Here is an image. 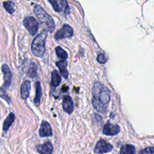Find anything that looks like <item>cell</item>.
<instances>
[{
    "label": "cell",
    "mask_w": 154,
    "mask_h": 154,
    "mask_svg": "<svg viewBox=\"0 0 154 154\" xmlns=\"http://www.w3.org/2000/svg\"><path fill=\"white\" fill-rule=\"evenodd\" d=\"M154 152V147H147L143 150H141L139 151L138 154H153Z\"/></svg>",
    "instance_id": "obj_23"
},
{
    "label": "cell",
    "mask_w": 154,
    "mask_h": 154,
    "mask_svg": "<svg viewBox=\"0 0 154 154\" xmlns=\"http://www.w3.org/2000/svg\"><path fill=\"white\" fill-rule=\"evenodd\" d=\"M14 119H15L14 114L12 112H10L7 116V117L5 119L3 123L2 128L4 132H7L9 128L11 126L12 123L14 122Z\"/></svg>",
    "instance_id": "obj_15"
},
{
    "label": "cell",
    "mask_w": 154,
    "mask_h": 154,
    "mask_svg": "<svg viewBox=\"0 0 154 154\" xmlns=\"http://www.w3.org/2000/svg\"><path fill=\"white\" fill-rule=\"evenodd\" d=\"M92 94L93 107L99 112H105L111 99L109 90L102 83L96 82L92 88Z\"/></svg>",
    "instance_id": "obj_1"
},
{
    "label": "cell",
    "mask_w": 154,
    "mask_h": 154,
    "mask_svg": "<svg viewBox=\"0 0 154 154\" xmlns=\"http://www.w3.org/2000/svg\"><path fill=\"white\" fill-rule=\"evenodd\" d=\"M61 81V78L57 70H54L51 73V84L53 87H58Z\"/></svg>",
    "instance_id": "obj_16"
},
{
    "label": "cell",
    "mask_w": 154,
    "mask_h": 154,
    "mask_svg": "<svg viewBox=\"0 0 154 154\" xmlns=\"http://www.w3.org/2000/svg\"><path fill=\"white\" fill-rule=\"evenodd\" d=\"M36 150L40 154H52L54 147L50 141H47L43 144L37 145Z\"/></svg>",
    "instance_id": "obj_10"
},
{
    "label": "cell",
    "mask_w": 154,
    "mask_h": 154,
    "mask_svg": "<svg viewBox=\"0 0 154 154\" xmlns=\"http://www.w3.org/2000/svg\"><path fill=\"white\" fill-rule=\"evenodd\" d=\"M39 135L41 137H51L52 135V128L48 122L45 120L42 121L39 129Z\"/></svg>",
    "instance_id": "obj_9"
},
{
    "label": "cell",
    "mask_w": 154,
    "mask_h": 154,
    "mask_svg": "<svg viewBox=\"0 0 154 154\" xmlns=\"http://www.w3.org/2000/svg\"><path fill=\"white\" fill-rule=\"evenodd\" d=\"M49 2L51 4L52 7L54 8V10L56 11H60V8H59V5L58 4L57 1V0H48Z\"/></svg>",
    "instance_id": "obj_25"
},
{
    "label": "cell",
    "mask_w": 154,
    "mask_h": 154,
    "mask_svg": "<svg viewBox=\"0 0 154 154\" xmlns=\"http://www.w3.org/2000/svg\"><path fill=\"white\" fill-rule=\"evenodd\" d=\"M55 52H56L57 56L59 58H60L63 60H66V58H67V57H68L67 53L63 49H62L60 46H58L55 48Z\"/></svg>",
    "instance_id": "obj_20"
},
{
    "label": "cell",
    "mask_w": 154,
    "mask_h": 154,
    "mask_svg": "<svg viewBox=\"0 0 154 154\" xmlns=\"http://www.w3.org/2000/svg\"><path fill=\"white\" fill-rule=\"evenodd\" d=\"M73 35V29L69 25H64L63 27L58 30L55 34L56 40H59L64 38H70Z\"/></svg>",
    "instance_id": "obj_5"
},
{
    "label": "cell",
    "mask_w": 154,
    "mask_h": 154,
    "mask_svg": "<svg viewBox=\"0 0 154 154\" xmlns=\"http://www.w3.org/2000/svg\"><path fill=\"white\" fill-rule=\"evenodd\" d=\"M35 96L34 99V103L37 106L39 105L42 96V90L40 82L38 81L36 82L35 84Z\"/></svg>",
    "instance_id": "obj_14"
},
{
    "label": "cell",
    "mask_w": 154,
    "mask_h": 154,
    "mask_svg": "<svg viewBox=\"0 0 154 154\" xmlns=\"http://www.w3.org/2000/svg\"><path fill=\"white\" fill-rule=\"evenodd\" d=\"M120 131V128L118 125H113L108 122L104 125L102 132L106 135L113 136L118 134Z\"/></svg>",
    "instance_id": "obj_7"
},
{
    "label": "cell",
    "mask_w": 154,
    "mask_h": 154,
    "mask_svg": "<svg viewBox=\"0 0 154 154\" xmlns=\"http://www.w3.org/2000/svg\"><path fill=\"white\" fill-rule=\"evenodd\" d=\"M48 32L43 30L40 34L37 35L31 44V49L32 54L38 57H42L45 52V42Z\"/></svg>",
    "instance_id": "obj_3"
},
{
    "label": "cell",
    "mask_w": 154,
    "mask_h": 154,
    "mask_svg": "<svg viewBox=\"0 0 154 154\" xmlns=\"http://www.w3.org/2000/svg\"><path fill=\"white\" fill-rule=\"evenodd\" d=\"M112 148L113 147L111 144L108 143L106 140L101 139L97 143L94 151L96 153L102 154L111 152L112 150Z\"/></svg>",
    "instance_id": "obj_6"
},
{
    "label": "cell",
    "mask_w": 154,
    "mask_h": 154,
    "mask_svg": "<svg viewBox=\"0 0 154 154\" xmlns=\"http://www.w3.org/2000/svg\"><path fill=\"white\" fill-rule=\"evenodd\" d=\"M34 12L44 30L52 32L55 28V24L52 18L46 13L40 5L34 6Z\"/></svg>",
    "instance_id": "obj_2"
},
{
    "label": "cell",
    "mask_w": 154,
    "mask_h": 154,
    "mask_svg": "<svg viewBox=\"0 0 154 154\" xmlns=\"http://www.w3.org/2000/svg\"><path fill=\"white\" fill-rule=\"evenodd\" d=\"M2 72L4 74L3 88H8L10 86L12 79V73L8 66L4 64L2 66Z\"/></svg>",
    "instance_id": "obj_8"
},
{
    "label": "cell",
    "mask_w": 154,
    "mask_h": 154,
    "mask_svg": "<svg viewBox=\"0 0 154 154\" xmlns=\"http://www.w3.org/2000/svg\"><path fill=\"white\" fill-rule=\"evenodd\" d=\"M57 66L58 67L60 72L61 73V75L65 78L67 79L69 76V73L66 69L67 66V63L65 60H62L60 61H58L56 63Z\"/></svg>",
    "instance_id": "obj_13"
},
{
    "label": "cell",
    "mask_w": 154,
    "mask_h": 154,
    "mask_svg": "<svg viewBox=\"0 0 154 154\" xmlns=\"http://www.w3.org/2000/svg\"><path fill=\"white\" fill-rule=\"evenodd\" d=\"M3 5L6 11L8 12L10 14H13L14 13V10L13 8V3L11 1L4 2Z\"/></svg>",
    "instance_id": "obj_21"
},
{
    "label": "cell",
    "mask_w": 154,
    "mask_h": 154,
    "mask_svg": "<svg viewBox=\"0 0 154 154\" xmlns=\"http://www.w3.org/2000/svg\"><path fill=\"white\" fill-rule=\"evenodd\" d=\"M0 97L2 98L3 99H4L5 100H6L8 104L10 103V99L8 97V96L7 95L6 91L5 90L4 88L1 87L0 88Z\"/></svg>",
    "instance_id": "obj_22"
},
{
    "label": "cell",
    "mask_w": 154,
    "mask_h": 154,
    "mask_svg": "<svg viewBox=\"0 0 154 154\" xmlns=\"http://www.w3.org/2000/svg\"><path fill=\"white\" fill-rule=\"evenodd\" d=\"M107 57L103 54H100L97 57V61L100 64H104L107 61Z\"/></svg>",
    "instance_id": "obj_24"
},
{
    "label": "cell",
    "mask_w": 154,
    "mask_h": 154,
    "mask_svg": "<svg viewBox=\"0 0 154 154\" xmlns=\"http://www.w3.org/2000/svg\"><path fill=\"white\" fill-rule=\"evenodd\" d=\"M23 25L31 35H34L37 32L38 23L34 17L32 16L25 17L23 20Z\"/></svg>",
    "instance_id": "obj_4"
},
{
    "label": "cell",
    "mask_w": 154,
    "mask_h": 154,
    "mask_svg": "<svg viewBox=\"0 0 154 154\" xmlns=\"http://www.w3.org/2000/svg\"><path fill=\"white\" fill-rule=\"evenodd\" d=\"M120 154H135V147L131 144L123 145L120 150Z\"/></svg>",
    "instance_id": "obj_17"
},
{
    "label": "cell",
    "mask_w": 154,
    "mask_h": 154,
    "mask_svg": "<svg viewBox=\"0 0 154 154\" xmlns=\"http://www.w3.org/2000/svg\"><path fill=\"white\" fill-rule=\"evenodd\" d=\"M37 69H38V68H37V66L35 64V63L34 62H32L30 64L29 68L28 69L27 74H28V76L31 78H34L36 77L37 75Z\"/></svg>",
    "instance_id": "obj_18"
},
{
    "label": "cell",
    "mask_w": 154,
    "mask_h": 154,
    "mask_svg": "<svg viewBox=\"0 0 154 154\" xmlns=\"http://www.w3.org/2000/svg\"><path fill=\"white\" fill-rule=\"evenodd\" d=\"M58 2L60 3V10H61L66 14H69L70 13V8L66 0H58Z\"/></svg>",
    "instance_id": "obj_19"
},
{
    "label": "cell",
    "mask_w": 154,
    "mask_h": 154,
    "mask_svg": "<svg viewBox=\"0 0 154 154\" xmlns=\"http://www.w3.org/2000/svg\"><path fill=\"white\" fill-rule=\"evenodd\" d=\"M30 89H31L30 81L28 80L25 81L22 83L20 88V96L23 99L25 100L28 97L29 95Z\"/></svg>",
    "instance_id": "obj_12"
},
{
    "label": "cell",
    "mask_w": 154,
    "mask_h": 154,
    "mask_svg": "<svg viewBox=\"0 0 154 154\" xmlns=\"http://www.w3.org/2000/svg\"><path fill=\"white\" fill-rule=\"evenodd\" d=\"M63 108L65 112L70 114L73 111V102L69 95L64 96L63 99Z\"/></svg>",
    "instance_id": "obj_11"
}]
</instances>
